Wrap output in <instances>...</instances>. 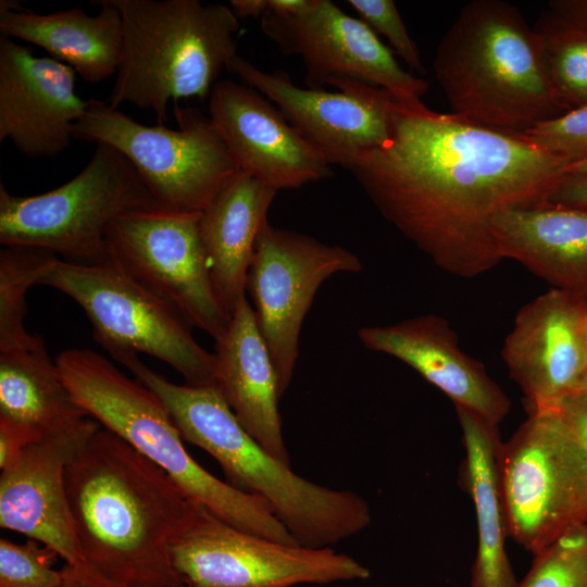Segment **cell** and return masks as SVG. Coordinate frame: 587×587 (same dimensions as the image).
Masks as SVG:
<instances>
[{"mask_svg": "<svg viewBox=\"0 0 587 587\" xmlns=\"http://www.w3.org/2000/svg\"><path fill=\"white\" fill-rule=\"evenodd\" d=\"M569 164L522 135L398 103L390 141L348 171L436 266L473 278L503 260L492 230L497 215L546 202Z\"/></svg>", "mask_w": 587, "mask_h": 587, "instance_id": "6da1fadb", "label": "cell"}, {"mask_svg": "<svg viewBox=\"0 0 587 587\" xmlns=\"http://www.w3.org/2000/svg\"><path fill=\"white\" fill-rule=\"evenodd\" d=\"M82 562L99 574L148 587H182L171 542L193 501L170 475L101 427L65 469Z\"/></svg>", "mask_w": 587, "mask_h": 587, "instance_id": "7a4b0ae2", "label": "cell"}, {"mask_svg": "<svg viewBox=\"0 0 587 587\" xmlns=\"http://www.w3.org/2000/svg\"><path fill=\"white\" fill-rule=\"evenodd\" d=\"M122 365L161 399L182 438L211 454L228 484L265 499L300 546L330 547L371 523V510L362 497L314 484L262 448L215 385L174 384L137 354L124 358Z\"/></svg>", "mask_w": 587, "mask_h": 587, "instance_id": "3957f363", "label": "cell"}, {"mask_svg": "<svg viewBox=\"0 0 587 587\" xmlns=\"http://www.w3.org/2000/svg\"><path fill=\"white\" fill-rule=\"evenodd\" d=\"M433 67L452 114L487 128L524 135L567 112L549 84L533 28L507 1L466 3Z\"/></svg>", "mask_w": 587, "mask_h": 587, "instance_id": "277c9868", "label": "cell"}, {"mask_svg": "<svg viewBox=\"0 0 587 587\" xmlns=\"http://www.w3.org/2000/svg\"><path fill=\"white\" fill-rule=\"evenodd\" d=\"M55 363L76 402L164 470L190 500L238 529L299 545L265 499L218 479L189 454L164 403L138 379L89 349L64 350Z\"/></svg>", "mask_w": 587, "mask_h": 587, "instance_id": "5b68a950", "label": "cell"}, {"mask_svg": "<svg viewBox=\"0 0 587 587\" xmlns=\"http://www.w3.org/2000/svg\"><path fill=\"white\" fill-rule=\"evenodd\" d=\"M123 21V47L109 105L129 103L167 120L171 101L210 96L237 55L239 18L199 0H110Z\"/></svg>", "mask_w": 587, "mask_h": 587, "instance_id": "8992f818", "label": "cell"}, {"mask_svg": "<svg viewBox=\"0 0 587 587\" xmlns=\"http://www.w3.org/2000/svg\"><path fill=\"white\" fill-rule=\"evenodd\" d=\"M96 145L86 166L50 191L15 196L0 183L2 247L42 250L80 265L108 264L112 225L133 212L163 209L118 150Z\"/></svg>", "mask_w": 587, "mask_h": 587, "instance_id": "52a82bcc", "label": "cell"}, {"mask_svg": "<svg viewBox=\"0 0 587 587\" xmlns=\"http://www.w3.org/2000/svg\"><path fill=\"white\" fill-rule=\"evenodd\" d=\"M178 128L134 121L108 102L87 100L73 139L103 142L134 166L158 204L200 213L239 171L210 117L195 107H175Z\"/></svg>", "mask_w": 587, "mask_h": 587, "instance_id": "ba28073f", "label": "cell"}, {"mask_svg": "<svg viewBox=\"0 0 587 587\" xmlns=\"http://www.w3.org/2000/svg\"><path fill=\"white\" fill-rule=\"evenodd\" d=\"M37 285L72 298L85 312L93 338L113 358L145 353L172 366L186 384L215 385V355L195 339L189 321L117 266L80 265L54 257Z\"/></svg>", "mask_w": 587, "mask_h": 587, "instance_id": "9c48e42d", "label": "cell"}, {"mask_svg": "<svg viewBox=\"0 0 587 587\" xmlns=\"http://www.w3.org/2000/svg\"><path fill=\"white\" fill-rule=\"evenodd\" d=\"M499 474L509 536L534 555L587 525V449L555 409L501 444Z\"/></svg>", "mask_w": 587, "mask_h": 587, "instance_id": "30bf717a", "label": "cell"}, {"mask_svg": "<svg viewBox=\"0 0 587 587\" xmlns=\"http://www.w3.org/2000/svg\"><path fill=\"white\" fill-rule=\"evenodd\" d=\"M182 587H291L366 579L367 567L333 548L282 544L226 523L195 502L171 542Z\"/></svg>", "mask_w": 587, "mask_h": 587, "instance_id": "8fae6325", "label": "cell"}, {"mask_svg": "<svg viewBox=\"0 0 587 587\" xmlns=\"http://www.w3.org/2000/svg\"><path fill=\"white\" fill-rule=\"evenodd\" d=\"M200 213L142 210L120 217L107 237L109 263L173 304L193 327L218 339L230 317L211 279Z\"/></svg>", "mask_w": 587, "mask_h": 587, "instance_id": "7c38bea8", "label": "cell"}, {"mask_svg": "<svg viewBox=\"0 0 587 587\" xmlns=\"http://www.w3.org/2000/svg\"><path fill=\"white\" fill-rule=\"evenodd\" d=\"M362 270L350 250L266 223L249 266L246 294L271 353L282 398L291 384L302 324L325 280Z\"/></svg>", "mask_w": 587, "mask_h": 587, "instance_id": "4fadbf2b", "label": "cell"}, {"mask_svg": "<svg viewBox=\"0 0 587 587\" xmlns=\"http://www.w3.org/2000/svg\"><path fill=\"white\" fill-rule=\"evenodd\" d=\"M262 33L286 55H298L308 88L353 79L389 92L402 107L423 112L428 82L402 68L378 36L330 0H305L294 12L267 10Z\"/></svg>", "mask_w": 587, "mask_h": 587, "instance_id": "5bb4252c", "label": "cell"}, {"mask_svg": "<svg viewBox=\"0 0 587 587\" xmlns=\"http://www.w3.org/2000/svg\"><path fill=\"white\" fill-rule=\"evenodd\" d=\"M226 70L274 102L332 165L348 170L391 139L399 102L382 88L353 79L333 82L337 91L301 88L286 72H264L238 54Z\"/></svg>", "mask_w": 587, "mask_h": 587, "instance_id": "9a60e30c", "label": "cell"}, {"mask_svg": "<svg viewBox=\"0 0 587 587\" xmlns=\"http://www.w3.org/2000/svg\"><path fill=\"white\" fill-rule=\"evenodd\" d=\"M587 296L551 288L517 312L502 359L528 413L553 410L587 372Z\"/></svg>", "mask_w": 587, "mask_h": 587, "instance_id": "2e32d148", "label": "cell"}, {"mask_svg": "<svg viewBox=\"0 0 587 587\" xmlns=\"http://www.w3.org/2000/svg\"><path fill=\"white\" fill-rule=\"evenodd\" d=\"M209 97V117L240 171L276 191L333 174L326 158L257 89L223 79Z\"/></svg>", "mask_w": 587, "mask_h": 587, "instance_id": "e0dca14e", "label": "cell"}, {"mask_svg": "<svg viewBox=\"0 0 587 587\" xmlns=\"http://www.w3.org/2000/svg\"><path fill=\"white\" fill-rule=\"evenodd\" d=\"M75 71L0 38V142L10 140L29 158L67 149L87 100L77 96Z\"/></svg>", "mask_w": 587, "mask_h": 587, "instance_id": "ac0fdd59", "label": "cell"}, {"mask_svg": "<svg viewBox=\"0 0 587 587\" xmlns=\"http://www.w3.org/2000/svg\"><path fill=\"white\" fill-rule=\"evenodd\" d=\"M101 424L30 442L0 475V525L52 549L65 564L82 562L65 489V469Z\"/></svg>", "mask_w": 587, "mask_h": 587, "instance_id": "d6986e66", "label": "cell"}, {"mask_svg": "<svg viewBox=\"0 0 587 587\" xmlns=\"http://www.w3.org/2000/svg\"><path fill=\"white\" fill-rule=\"evenodd\" d=\"M370 350L391 355L411 366L445 392L455 407L467 409L498 426L511 402L485 366L466 354L449 322L423 314L400 322L365 326L358 332Z\"/></svg>", "mask_w": 587, "mask_h": 587, "instance_id": "ffe728a7", "label": "cell"}, {"mask_svg": "<svg viewBox=\"0 0 587 587\" xmlns=\"http://www.w3.org/2000/svg\"><path fill=\"white\" fill-rule=\"evenodd\" d=\"M214 384L245 430L268 453L289 464L278 412L277 373L247 296L227 330L215 340Z\"/></svg>", "mask_w": 587, "mask_h": 587, "instance_id": "44dd1931", "label": "cell"}, {"mask_svg": "<svg viewBox=\"0 0 587 587\" xmlns=\"http://www.w3.org/2000/svg\"><path fill=\"white\" fill-rule=\"evenodd\" d=\"M503 259H512L552 288L587 296V209L542 202L507 210L494 221Z\"/></svg>", "mask_w": 587, "mask_h": 587, "instance_id": "7402d4cb", "label": "cell"}, {"mask_svg": "<svg viewBox=\"0 0 587 587\" xmlns=\"http://www.w3.org/2000/svg\"><path fill=\"white\" fill-rule=\"evenodd\" d=\"M93 3L101 8L97 15H89L80 8L36 13L21 10L16 1L1 0V37L36 45L87 83H100L117 72L123 21L110 0Z\"/></svg>", "mask_w": 587, "mask_h": 587, "instance_id": "603a6c76", "label": "cell"}, {"mask_svg": "<svg viewBox=\"0 0 587 587\" xmlns=\"http://www.w3.org/2000/svg\"><path fill=\"white\" fill-rule=\"evenodd\" d=\"M277 191L238 171L201 212L200 230L216 297L229 317L246 297L258 236Z\"/></svg>", "mask_w": 587, "mask_h": 587, "instance_id": "cb8c5ba5", "label": "cell"}, {"mask_svg": "<svg viewBox=\"0 0 587 587\" xmlns=\"http://www.w3.org/2000/svg\"><path fill=\"white\" fill-rule=\"evenodd\" d=\"M465 447V483L474 502L478 544L471 587H517L505 552L509 536L500 474L498 426L455 407Z\"/></svg>", "mask_w": 587, "mask_h": 587, "instance_id": "d4e9b609", "label": "cell"}, {"mask_svg": "<svg viewBox=\"0 0 587 587\" xmlns=\"http://www.w3.org/2000/svg\"><path fill=\"white\" fill-rule=\"evenodd\" d=\"M0 416L39 437L77 429L91 417L73 398L39 335L27 347L0 351Z\"/></svg>", "mask_w": 587, "mask_h": 587, "instance_id": "484cf974", "label": "cell"}, {"mask_svg": "<svg viewBox=\"0 0 587 587\" xmlns=\"http://www.w3.org/2000/svg\"><path fill=\"white\" fill-rule=\"evenodd\" d=\"M549 84L566 111L587 105V32L550 11L533 28Z\"/></svg>", "mask_w": 587, "mask_h": 587, "instance_id": "4316f807", "label": "cell"}, {"mask_svg": "<svg viewBox=\"0 0 587 587\" xmlns=\"http://www.w3.org/2000/svg\"><path fill=\"white\" fill-rule=\"evenodd\" d=\"M53 253L20 247L0 250V351L27 347L36 335L24 324L26 294L37 280Z\"/></svg>", "mask_w": 587, "mask_h": 587, "instance_id": "83f0119b", "label": "cell"}, {"mask_svg": "<svg viewBox=\"0 0 587 587\" xmlns=\"http://www.w3.org/2000/svg\"><path fill=\"white\" fill-rule=\"evenodd\" d=\"M517 587H587V525L536 554Z\"/></svg>", "mask_w": 587, "mask_h": 587, "instance_id": "f1b7e54d", "label": "cell"}, {"mask_svg": "<svg viewBox=\"0 0 587 587\" xmlns=\"http://www.w3.org/2000/svg\"><path fill=\"white\" fill-rule=\"evenodd\" d=\"M58 555L37 540L16 544L0 539V587H60L62 573L52 569Z\"/></svg>", "mask_w": 587, "mask_h": 587, "instance_id": "f546056e", "label": "cell"}, {"mask_svg": "<svg viewBox=\"0 0 587 587\" xmlns=\"http://www.w3.org/2000/svg\"><path fill=\"white\" fill-rule=\"evenodd\" d=\"M522 136L570 163L580 160L587 157V105L542 122Z\"/></svg>", "mask_w": 587, "mask_h": 587, "instance_id": "4dcf8cb0", "label": "cell"}, {"mask_svg": "<svg viewBox=\"0 0 587 587\" xmlns=\"http://www.w3.org/2000/svg\"><path fill=\"white\" fill-rule=\"evenodd\" d=\"M350 7L376 35L387 38L396 53L419 75H425L417 46L392 0H349Z\"/></svg>", "mask_w": 587, "mask_h": 587, "instance_id": "1f68e13d", "label": "cell"}, {"mask_svg": "<svg viewBox=\"0 0 587 587\" xmlns=\"http://www.w3.org/2000/svg\"><path fill=\"white\" fill-rule=\"evenodd\" d=\"M41 438L29 428L0 416V467L9 465L34 440Z\"/></svg>", "mask_w": 587, "mask_h": 587, "instance_id": "d6a6232c", "label": "cell"}, {"mask_svg": "<svg viewBox=\"0 0 587 587\" xmlns=\"http://www.w3.org/2000/svg\"><path fill=\"white\" fill-rule=\"evenodd\" d=\"M60 587H148L105 577L84 562L65 564Z\"/></svg>", "mask_w": 587, "mask_h": 587, "instance_id": "836d02e7", "label": "cell"}, {"mask_svg": "<svg viewBox=\"0 0 587 587\" xmlns=\"http://www.w3.org/2000/svg\"><path fill=\"white\" fill-rule=\"evenodd\" d=\"M547 202L587 209V174L565 173L552 188Z\"/></svg>", "mask_w": 587, "mask_h": 587, "instance_id": "e575fe53", "label": "cell"}, {"mask_svg": "<svg viewBox=\"0 0 587 587\" xmlns=\"http://www.w3.org/2000/svg\"><path fill=\"white\" fill-rule=\"evenodd\" d=\"M555 410L587 449V396L573 392Z\"/></svg>", "mask_w": 587, "mask_h": 587, "instance_id": "d590c367", "label": "cell"}, {"mask_svg": "<svg viewBox=\"0 0 587 587\" xmlns=\"http://www.w3.org/2000/svg\"><path fill=\"white\" fill-rule=\"evenodd\" d=\"M549 7L552 13L587 32V0H553Z\"/></svg>", "mask_w": 587, "mask_h": 587, "instance_id": "8d00e7d4", "label": "cell"}, {"mask_svg": "<svg viewBox=\"0 0 587 587\" xmlns=\"http://www.w3.org/2000/svg\"><path fill=\"white\" fill-rule=\"evenodd\" d=\"M230 9L238 18L260 17L268 10V0H230Z\"/></svg>", "mask_w": 587, "mask_h": 587, "instance_id": "74e56055", "label": "cell"}, {"mask_svg": "<svg viewBox=\"0 0 587 587\" xmlns=\"http://www.w3.org/2000/svg\"><path fill=\"white\" fill-rule=\"evenodd\" d=\"M566 173L570 174H587V157L572 162L566 168Z\"/></svg>", "mask_w": 587, "mask_h": 587, "instance_id": "f35d334b", "label": "cell"}, {"mask_svg": "<svg viewBox=\"0 0 587 587\" xmlns=\"http://www.w3.org/2000/svg\"><path fill=\"white\" fill-rule=\"evenodd\" d=\"M575 392H579V394H583V395L587 396V372L585 373V375L580 379Z\"/></svg>", "mask_w": 587, "mask_h": 587, "instance_id": "ab89813d", "label": "cell"}, {"mask_svg": "<svg viewBox=\"0 0 587 587\" xmlns=\"http://www.w3.org/2000/svg\"><path fill=\"white\" fill-rule=\"evenodd\" d=\"M586 339H587V323H586Z\"/></svg>", "mask_w": 587, "mask_h": 587, "instance_id": "60d3db41", "label": "cell"}]
</instances>
